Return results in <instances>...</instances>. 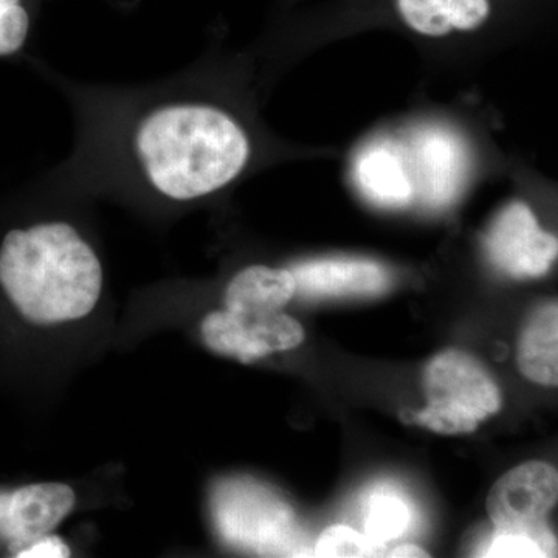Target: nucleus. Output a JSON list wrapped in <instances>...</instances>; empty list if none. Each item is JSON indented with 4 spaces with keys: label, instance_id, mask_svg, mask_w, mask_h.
Here are the masks:
<instances>
[{
    "label": "nucleus",
    "instance_id": "1",
    "mask_svg": "<svg viewBox=\"0 0 558 558\" xmlns=\"http://www.w3.org/2000/svg\"><path fill=\"white\" fill-rule=\"evenodd\" d=\"M135 153L163 196L193 201L229 185L244 170L250 143L229 113L205 105H168L140 123Z\"/></svg>",
    "mask_w": 558,
    "mask_h": 558
},
{
    "label": "nucleus",
    "instance_id": "2",
    "mask_svg": "<svg viewBox=\"0 0 558 558\" xmlns=\"http://www.w3.org/2000/svg\"><path fill=\"white\" fill-rule=\"evenodd\" d=\"M0 286L27 322L57 325L94 311L102 269L94 250L69 223H39L3 238Z\"/></svg>",
    "mask_w": 558,
    "mask_h": 558
},
{
    "label": "nucleus",
    "instance_id": "3",
    "mask_svg": "<svg viewBox=\"0 0 558 558\" xmlns=\"http://www.w3.org/2000/svg\"><path fill=\"white\" fill-rule=\"evenodd\" d=\"M202 337L211 351L252 363L274 352L299 347L304 340V330L296 319L279 312L236 314L226 310L205 317Z\"/></svg>",
    "mask_w": 558,
    "mask_h": 558
},
{
    "label": "nucleus",
    "instance_id": "4",
    "mask_svg": "<svg viewBox=\"0 0 558 558\" xmlns=\"http://www.w3.org/2000/svg\"><path fill=\"white\" fill-rule=\"evenodd\" d=\"M492 264L513 278H539L557 258L554 234L539 229L527 205L513 202L492 222L486 238Z\"/></svg>",
    "mask_w": 558,
    "mask_h": 558
},
{
    "label": "nucleus",
    "instance_id": "5",
    "mask_svg": "<svg viewBox=\"0 0 558 558\" xmlns=\"http://www.w3.org/2000/svg\"><path fill=\"white\" fill-rule=\"evenodd\" d=\"M424 388L429 405L446 407L476 422L501 409V395L486 368L465 352L449 349L428 363Z\"/></svg>",
    "mask_w": 558,
    "mask_h": 558
},
{
    "label": "nucleus",
    "instance_id": "6",
    "mask_svg": "<svg viewBox=\"0 0 558 558\" xmlns=\"http://www.w3.org/2000/svg\"><path fill=\"white\" fill-rule=\"evenodd\" d=\"M557 498V470L546 462H526L495 483L488 494L487 512L502 531H526L543 523Z\"/></svg>",
    "mask_w": 558,
    "mask_h": 558
},
{
    "label": "nucleus",
    "instance_id": "7",
    "mask_svg": "<svg viewBox=\"0 0 558 558\" xmlns=\"http://www.w3.org/2000/svg\"><path fill=\"white\" fill-rule=\"evenodd\" d=\"M219 512L220 527L233 542L259 550H279L292 542L293 512L260 488H230Z\"/></svg>",
    "mask_w": 558,
    "mask_h": 558
},
{
    "label": "nucleus",
    "instance_id": "8",
    "mask_svg": "<svg viewBox=\"0 0 558 558\" xmlns=\"http://www.w3.org/2000/svg\"><path fill=\"white\" fill-rule=\"evenodd\" d=\"M414 193L429 207H446L461 190L468 170L464 143L449 130L428 128L413 142Z\"/></svg>",
    "mask_w": 558,
    "mask_h": 558
},
{
    "label": "nucleus",
    "instance_id": "9",
    "mask_svg": "<svg viewBox=\"0 0 558 558\" xmlns=\"http://www.w3.org/2000/svg\"><path fill=\"white\" fill-rule=\"evenodd\" d=\"M296 293L307 299L374 296L391 284V275L379 263L357 258L306 260L290 269Z\"/></svg>",
    "mask_w": 558,
    "mask_h": 558
},
{
    "label": "nucleus",
    "instance_id": "10",
    "mask_svg": "<svg viewBox=\"0 0 558 558\" xmlns=\"http://www.w3.org/2000/svg\"><path fill=\"white\" fill-rule=\"evenodd\" d=\"M75 506V494L65 484H33L14 492L7 505L11 553L49 535Z\"/></svg>",
    "mask_w": 558,
    "mask_h": 558
},
{
    "label": "nucleus",
    "instance_id": "11",
    "mask_svg": "<svg viewBox=\"0 0 558 558\" xmlns=\"http://www.w3.org/2000/svg\"><path fill=\"white\" fill-rule=\"evenodd\" d=\"M354 172L366 199L379 207H405L416 194L402 154L391 146L377 143L363 150L355 161Z\"/></svg>",
    "mask_w": 558,
    "mask_h": 558
},
{
    "label": "nucleus",
    "instance_id": "12",
    "mask_svg": "<svg viewBox=\"0 0 558 558\" xmlns=\"http://www.w3.org/2000/svg\"><path fill=\"white\" fill-rule=\"evenodd\" d=\"M296 293L289 269L252 266L240 271L226 292V310L236 314L279 312Z\"/></svg>",
    "mask_w": 558,
    "mask_h": 558
},
{
    "label": "nucleus",
    "instance_id": "13",
    "mask_svg": "<svg viewBox=\"0 0 558 558\" xmlns=\"http://www.w3.org/2000/svg\"><path fill=\"white\" fill-rule=\"evenodd\" d=\"M519 368L524 377L546 387L558 384V310L546 304L529 318L519 344Z\"/></svg>",
    "mask_w": 558,
    "mask_h": 558
},
{
    "label": "nucleus",
    "instance_id": "14",
    "mask_svg": "<svg viewBox=\"0 0 558 558\" xmlns=\"http://www.w3.org/2000/svg\"><path fill=\"white\" fill-rule=\"evenodd\" d=\"M411 510L398 495L379 492L369 499L366 508L365 534L373 542L387 546L409 531Z\"/></svg>",
    "mask_w": 558,
    "mask_h": 558
},
{
    "label": "nucleus",
    "instance_id": "15",
    "mask_svg": "<svg viewBox=\"0 0 558 558\" xmlns=\"http://www.w3.org/2000/svg\"><path fill=\"white\" fill-rule=\"evenodd\" d=\"M484 557L523 558L556 556V542L545 524L526 531H502L492 538Z\"/></svg>",
    "mask_w": 558,
    "mask_h": 558
},
{
    "label": "nucleus",
    "instance_id": "16",
    "mask_svg": "<svg viewBox=\"0 0 558 558\" xmlns=\"http://www.w3.org/2000/svg\"><path fill=\"white\" fill-rule=\"evenodd\" d=\"M387 546L373 542L355 529L336 524L319 535L314 556L317 557H381L387 556Z\"/></svg>",
    "mask_w": 558,
    "mask_h": 558
},
{
    "label": "nucleus",
    "instance_id": "17",
    "mask_svg": "<svg viewBox=\"0 0 558 558\" xmlns=\"http://www.w3.org/2000/svg\"><path fill=\"white\" fill-rule=\"evenodd\" d=\"M403 20L413 31L427 36H444L453 31L450 13L453 0H398Z\"/></svg>",
    "mask_w": 558,
    "mask_h": 558
},
{
    "label": "nucleus",
    "instance_id": "18",
    "mask_svg": "<svg viewBox=\"0 0 558 558\" xmlns=\"http://www.w3.org/2000/svg\"><path fill=\"white\" fill-rule=\"evenodd\" d=\"M28 27L31 20L21 0H0V54L20 50L27 39Z\"/></svg>",
    "mask_w": 558,
    "mask_h": 558
},
{
    "label": "nucleus",
    "instance_id": "19",
    "mask_svg": "<svg viewBox=\"0 0 558 558\" xmlns=\"http://www.w3.org/2000/svg\"><path fill=\"white\" fill-rule=\"evenodd\" d=\"M414 421L433 432L442 433V435L472 433L480 425V422L473 421L458 411L446 409V407L429 405V403L427 409L414 414Z\"/></svg>",
    "mask_w": 558,
    "mask_h": 558
},
{
    "label": "nucleus",
    "instance_id": "20",
    "mask_svg": "<svg viewBox=\"0 0 558 558\" xmlns=\"http://www.w3.org/2000/svg\"><path fill=\"white\" fill-rule=\"evenodd\" d=\"M490 13L488 0H453L450 25L454 31L470 32L478 28Z\"/></svg>",
    "mask_w": 558,
    "mask_h": 558
},
{
    "label": "nucleus",
    "instance_id": "21",
    "mask_svg": "<svg viewBox=\"0 0 558 558\" xmlns=\"http://www.w3.org/2000/svg\"><path fill=\"white\" fill-rule=\"evenodd\" d=\"M20 558H65L70 557L69 546L57 535H46L25 546L16 554Z\"/></svg>",
    "mask_w": 558,
    "mask_h": 558
},
{
    "label": "nucleus",
    "instance_id": "22",
    "mask_svg": "<svg viewBox=\"0 0 558 558\" xmlns=\"http://www.w3.org/2000/svg\"><path fill=\"white\" fill-rule=\"evenodd\" d=\"M388 557H427L424 549L414 545H400L398 548L387 550Z\"/></svg>",
    "mask_w": 558,
    "mask_h": 558
}]
</instances>
